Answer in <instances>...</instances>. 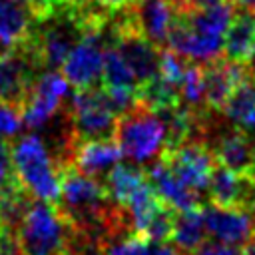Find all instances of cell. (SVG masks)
I'll return each mask as SVG.
<instances>
[{
	"label": "cell",
	"instance_id": "d6986e66",
	"mask_svg": "<svg viewBox=\"0 0 255 255\" xmlns=\"http://www.w3.org/2000/svg\"><path fill=\"white\" fill-rule=\"evenodd\" d=\"M181 100V92L175 84L163 80L161 76L153 78L151 82L139 86V104L149 108L151 112L159 114L163 110H171L175 106H179Z\"/></svg>",
	"mask_w": 255,
	"mask_h": 255
},
{
	"label": "cell",
	"instance_id": "ba28073f",
	"mask_svg": "<svg viewBox=\"0 0 255 255\" xmlns=\"http://www.w3.org/2000/svg\"><path fill=\"white\" fill-rule=\"evenodd\" d=\"M104 32L86 34L62 64V74L76 90L98 88L104 70Z\"/></svg>",
	"mask_w": 255,
	"mask_h": 255
},
{
	"label": "cell",
	"instance_id": "4dcf8cb0",
	"mask_svg": "<svg viewBox=\"0 0 255 255\" xmlns=\"http://www.w3.org/2000/svg\"><path fill=\"white\" fill-rule=\"evenodd\" d=\"M229 0H179L183 10H199V8H209V6H217Z\"/></svg>",
	"mask_w": 255,
	"mask_h": 255
},
{
	"label": "cell",
	"instance_id": "ffe728a7",
	"mask_svg": "<svg viewBox=\"0 0 255 255\" xmlns=\"http://www.w3.org/2000/svg\"><path fill=\"white\" fill-rule=\"evenodd\" d=\"M102 82H104V88H131V90H139V84H137L131 68L126 64L124 56L118 52V48L114 44L106 46V50H104Z\"/></svg>",
	"mask_w": 255,
	"mask_h": 255
},
{
	"label": "cell",
	"instance_id": "f546056e",
	"mask_svg": "<svg viewBox=\"0 0 255 255\" xmlns=\"http://www.w3.org/2000/svg\"><path fill=\"white\" fill-rule=\"evenodd\" d=\"M94 2H96L104 12H108L110 16H114V14H120V12L129 10L135 0H94Z\"/></svg>",
	"mask_w": 255,
	"mask_h": 255
},
{
	"label": "cell",
	"instance_id": "52a82bcc",
	"mask_svg": "<svg viewBox=\"0 0 255 255\" xmlns=\"http://www.w3.org/2000/svg\"><path fill=\"white\" fill-rule=\"evenodd\" d=\"M161 161L177 179H181L195 191L207 189L211 173L215 169L213 151L203 139H191L175 147H165L161 151Z\"/></svg>",
	"mask_w": 255,
	"mask_h": 255
},
{
	"label": "cell",
	"instance_id": "7c38bea8",
	"mask_svg": "<svg viewBox=\"0 0 255 255\" xmlns=\"http://www.w3.org/2000/svg\"><path fill=\"white\" fill-rule=\"evenodd\" d=\"M122 149L114 137H92V139H74L70 143V165L98 177L108 173L116 163H120Z\"/></svg>",
	"mask_w": 255,
	"mask_h": 255
},
{
	"label": "cell",
	"instance_id": "9c48e42d",
	"mask_svg": "<svg viewBox=\"0 0 255 255\" xmlns=\"http://www.w3.org/2000/svg\"><path fill=\"white\" fill-rule=\"evenodd\" d=\"M245 64L231 62L227 58H215L203 66V100L209 112H223L229 96L237 84L249 74Z\"/></svg>",
	"mask_w": 255,
	"mask_h": 255
},
{
	"label": "cell",
	"instance_id": "603a6c76",
	"mask_svg": "<svg viewBox=\"0 0 255 255\" xmlns=\"http://www.w3.org/2000/svg\"><path fill=\"white\" fill-rule=\"evenodd\" d=\"M16 185H22L18 181V175L14 171L12 163V147L8 137H0V195L14 189Z\"/></svg>",
	"mask_w": 255,
	"mask_h": 255
},
{
	"label": "cell",
	"instance_id": "e0dca14e",
	"mask_svg": "<svg viewBox=\"0 0 255 255\" xmlns=\"http://www.w3.org/2000/svg\"><path fill=\"white\" fill-rule=\"evenodd\" d=\"M149 183L147 171L141 167L126 165V163H116L108 175H106V189L110 195V201L122 209L129 203V199L145 185Z\"/></svg>",
	"mask_w": 255,
	"mask_h": 255
},
{
	"label": "cell",
	"instance_id": "2e32d148",
	"mask_svg": "<svg viewBox=\"0 0 255 255\" xmlns=\"http://www.w3.org/2000/svg\"><path fill=\"white\" fill-rule=\"evenodd\" d=\"M223 56L245 66L255 60V12L241 10L231 18L223 38Z\"/></svg>",
	"mask_w": 255,
	"mask_h": 255
},
{
	"label": "cell",
	"instance_id": "7402d4cb",
	"mask_svg": "<svg viewBox=\"0 0 255 255\" xmlns=\"http://www.w3.org/2000/svg\"><path fill=\"white\" fill-rule=\"evenodd\" d=\"M179 92H181V100L187 106L197 108V110H207L205 100H203V66L187 64L183 80L179 84Z\"/></svg>",
	"mask_w": 255,
	"mask_h": 255
},
{
	"label": "cell",
	"instance_id": "6da1fadb",
	"mask_svg": "<svg viewBox=\"0 0 255 255\" xmlns=\"http://www.w3.org/2000/svg\"><path fill=\"white\" fill-rule=\"evenodd\" d=\"M16 237L22 255H70L78 229L56 201L34 199L16 229Z\"/></svg>",
	"mask_w": 255,
	"mask_h": 255
},
{
	"label": "cell",
	"instance_id": "4316f807",
	"mask_svg": "<svg viewBox=\"0 0 255 255\" xmlns=\"http://www.w3.org/2000/svg\"><path fill=\"white\" fill-rule=\"evenodd\" d=\"M0 255H22L16 231L0 227Z\"/></svg>",
	"mask_w": 255,
	"mask_h": 255
},
{
	"label": "cell",
	"instance_id": "cb8c5ba5",
	"mask_svg": "<svg viewBox=\"0 0 255 255\" xmlns=\"http://www.w3.org/2000/svg\"><path fill=\"white\" fill-rule=\"evenodd\" d=\"M187 64L181 60L179 54H175L173 50H161L159 54V76L171 84H175L179 88L183 74H185Z\"/></svg>",
	"mask_w": 255,
	"mask_h": 255
},
{
	"label": "cell",
	"instance_id": "277c9868",
	"mask_svg": "<svg viewBox=\"0 0 255 255\" xmlns=\"http://www.w3.org/2000/svg\"><path fill=\"white\" fill-rule=\"evenodd\" d=\"M114 139L118 141L122 155L133 161H145L157 151H163L167 131L163 120L155 112L137 104L118 118Z\"/></svg>",
	"mask_w": 255,
	"mask_h": 255
},
{
	"label": "cell",
	"instance_id": "3957f363",
	"mask_svg": "<svg viewBox=\"0 0 255 255\" xmlns=\"http://www.w3.org/2000/svg\"><path fill=\"white\" fill-rule=\"evenodd\" d=\"M62 114L74 139L114 137L120 118L106 90L98 88L76 90L70 100H66V108L62 110Z\"/></svg>",
	"mask_w": 255,
	"mask_h": 255
},
{
	"label": "cell",
	"instance_id": "5bb4252c",
	"mask_svg": "<svg viewBox=\"0 0 255 255\" xmlns=\"http://www.w3.org/2000/svg\"><path fill=\"white\" fill-rule=\"evenodd\" d=\"M147 177L155 189V193L167 203L171 205L175 211H187V209H197L201 207L199 203V191L187 187L181 179H177L171 169L159 159L153 165H149L147 169Z\"/></svg>",
	"mask_w": 255,
	"mask_h": 255
},
{
	"label": "cell",
	"instance_id": "f1b7e54d",
	"mask_svg": "<svg viewBox=\"0 0 255 255\" xmlns=\"http://www.w3.org/2000/svg\"><path fill=\"white\" fill-rule=\"evenodd\" d=\"M18 2H22V4H26L30 8L34 20H40V18H46L56 8V4L60 0H18Z\"/></svg>",
	"mask_w": 255,
	"mask_h": 255
},
{
	"label": "cell",
	"instance_id": "d6a6232c",
	"mask_svg": "<svg viewBox=\"0 0 255 255\" xmlns=\"http://www.w3.org/2000/svg\"><path fill=\"white\" fill-rule=\"evenodd\" d=\"M241 251H243V255H255V235H253V237L243 245V249H241Z\"/></svg>",
	"mask_w": 255,
	"mask_h": 255
},
{
	"label": "cell",
	"instance_id": "1f68e13d",
	"mask_svg": "<svg viewBox=\"0 0 255 255\" xmlns=\"http://www.w3.org/2000/svg\"><path fill=\"white\" fill-rule=\"evenodd\" d=\"M233 4V8L239 10H247V12H255V0H229Z\"/></svg>",
	"mask_w": 255,
	"mask_h": 255
},
{
	"label": "cell",
	"instance_id": "4fadbf2b",
	"mask_svg": "<svg viewBox=\"0 0 255 255\" xmlns=\"http://www.w3.org/2000/svg\"><path fill=\"white\" fill-rule=\"evenodd\" d=\"M215 163L255 181V133L241 128L219 135L211 147Z\"/></svg>",
	"mask_w": 255,
	"mask_h": 255
},
{
	"label": "cell",
	"instance_id": "ac0fdd59",
	"mask_svg": "<svg viewBox=\"0 0 255 255\" xmlns=\"http://www.w3.org/2000/svg\"><path fill=\"white\" fill-rule=\"evenodd\" d=\"M171 241L177 249H181L185 253H191L197 247H201L203 243H207V227H205L201 207L175 213Z\"/></svg>",
	"mask_w": 255,
	"mask_h": 255
},
{
	"label": "cell",
	"instance_id": "7a4b0ae2",
	"mask_svg": "<svg viewBox=\"0 0 255 255\" xmlns=\"http://www.w3.org/2000/svg\"><path fill=\"white\" fill-rule=\"evenodd\" d=\"M12 163L22 187L42 201H58L60 197V165L52 149L38 133H24L10 139Z\"/></svg>",
	"mask_w": 255,
	"mask_h": 255
},
{
	"label": "cell",
	"instance_id": "30bf717a",
	"mask_svg": "<svg viewBox=\"0 0 255 255\" xmlns=\"http://www.w3.org/2000/svg\"><path fill=\"white\" fill-rule=\"evenodd\" d=\"M209 199L217 207L245 209L255 213V181L215 163L209 185Z\"/></svg>",
	"mask_w": 255,
	"mask_h": 255
},
{
	"label": "cell",
	"instance_id": "83f0119b",
	"mask_svg": "<svg viewBox=\"0 0 255 255\" xmlns=\"http://www.w3.org/2000/svg\"><path fill=\"white\" fill-rule=\"evenodd\" d=\"M135 255H181L177 247L165 243V241H145Z\"/></svg>",
	"mask_w": 255,
	"mask_h": 255
},
{
	"label": "cell",
	"instance_id": "9a60e30c",
	"mask_svg": "<svg viewBox=\"0 0 255 255\" xmlns=\"http://www.w3.org/2000/svg\"><path fill=\"white\" fill-rule=\"evenodd\" d=\"M34 30L30 8L18 0H0V54L20 48Z\"/></svg>",
	"mask_w": 255,
	"mask_h": 255
},
{
	"label": "cell",
	"instance_id": "8fae6325",
	"mask_svg": "<svg viewBox=\"0 0 255 255\" xmlns=\"http://www.w3.org/2000/svg\"><path fill=\"white\" fill-rule=\"evenodd\" d=\"M207 233L221 243L245 245L255 235V213L245 209H225L217 205L201 207Z\"/></svg>",
	"mask_w": 255,
	"mask_h": 255
},
{
	"label": "cell",
	"instance_id": "484cf974",
	"mask_svg": "<svg viewBox=\"0 0 255 255\" xmlns=\"http://www.w3.org/2000/svg\"><path fill=\"white\" fill-rule=\"evenodd\" d=\"M189 255H243V251L235 249L229 243H203Z\"/></svg>",
	"mask_w": 255,
	"mask_h": 255
},
{
	"label": "cell",
	"instance_id": "d4e9b609",
	"mask_svg": "<svg viewBox=\"0 0 255 255\" xmlns=\"http://www.w3.org/2000/svg\"><path fill=\"white\" fill-rule=\"evenodd\" d=\"M24 126L22 114L10 106L0 104V137H12Z\"/></svg>",
	"mask_w": 255,
	"mask_h": 255
},
{
	"label": "cell",
	"instance_id": "44dd1931",
	"mask_svg": "<svg viewBox=\"0 0 255 255\" xmlns=\"http://www.w3.org/2000/svg\"><path fill=\"white\" fill-rule=\"evenodd\" d=\"M32 201L34 197L22 185H16L14 189L0 195V227L16 231Z\"/></svg>",
	"mask_w": 255,
	"mask_h": 255
},
{
	"label": "cell",
	"instance_id": "8992f818",
	"mask_svg": "<svg viewBox=\"0 0 255 255\" xmlns=\"http://www.w3.org/2000/svg\"><path fill=\"white\" fill-rule=\"evenodd\" d=\"M70 82L64 78V74H58L56 70H44L22 108V122L26 128L40 129L44 128L52 118H56L64 110V102L68 100Z\"/></svg>",
	"mask_w": 255,
	"mask_h": 255
},
{
	"label": "cell",
	"instance_id": "5b68a950",
	"mask_svg": "<svg viewBox=\"0 0 255 255\" xmlns=\"http://www.w3.org/2000/svg\"><path fill=\"white\" fill-rule=\"evenodd\" d=\"M42 72L36 56L24 46L0 54V104L22 114L28 94Z\"/></svg>",
	"mask_w": 255,
	"mask_h": 255
}]
</instances>
